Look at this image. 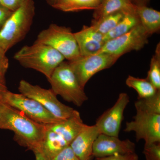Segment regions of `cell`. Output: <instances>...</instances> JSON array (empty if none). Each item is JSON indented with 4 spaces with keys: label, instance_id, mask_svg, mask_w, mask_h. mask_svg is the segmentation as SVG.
Instances as JSON below:
<instances>
[{
    "label": "cell",
    "instance_id": "1",
    "mask_svg": "<svg viewBox=\"0 0 160 160\" xmlns=\"http://www.w3.org/2000/svg\"><path fill=\"white\" fill-rule=\"evenodd\" d=\"M0 113V129L13 132L14 140L29 150L33 152L39 148L47 125L32 121L1 101Z\"/></svg>",
    "mask_w": 160,
    "mask_h": 160
},
{
    "label": "cell",
    "instance_id": "2",
    "mask_svg": "<svg viewBox=\"0 0 160 160\" xmlns=\"http://www.w3.org/2000/svg\"><path fill=\"white\" fill-rule=\"evenodd\" d=\"M14 58L25 68L42 73L47 79L65 59L62 55L52 47L35 42L31 46L22 47L15 54Z\"/></svg>",
    "mask_w": 160,
    "mask_h": 160
},
{
    "label": "cell",
    "instance_id": "3",
    "mask_svg": "<svg viewBox=\"0 0 160 160\" xmlns=\"http://www.w3.org/2000/svg\"><path fill=\"white\" fill-rule=\"evenodd\" d=\"M35 9L33 0H28L12 12L0 30L1 51L6 53L26 37L33 22Z\"/></svg>",
    "mask_w": 160,
    "mask_h": 160
},
{
    "label": "cell",
    "instance_id": "4",
    "mask_svg": "<svg viewBox=\"0 0 160 160\" xmlns=\"http://www.w3.org/2000/svg\"><path fill=\"white\" fill-rule=\"evenodd\" d=\"M47 80L55 94L67 102L81 107L88 100L68 62L61 63Z\"/></svg>",
    "mask_w": 160,
    "mask_h": 160
},
{
    "label": "cell",
    "instance_id": "5",
    "mask_svg": "<svg viewBox=\"0 0 160 160\" xmlns=\"http://www.w3.org/2000/svg\"><path fill=\"white\" fill-rule=\"evenodd\" d=\"M35 42L52 47L69 62L81 56L74 33L70 28L65 26L51 24L39 33Z\"/></svg>",
    "mask_w": 160,
    "mask_h": 160
},
{
    "label": "cell",
    "instance_id": "6",
    "mask_svg": "<svg viewBox=\"0 0 160 160\" xmlns=\"http://www.w3.org/2000/svg\"><path fill=\"white\" fill-rule=\"evenodd\" d=\"M0 101L21 112L32 121L42 125H51L61 121L36 101L21 93H14L7 89L0 93Z\"/></svg>",
    "mask_w": 160,
    "mask_h": 160
},
{
    "label": "cell",
    "instance_id": "7",
    "mask_svg": "<svg viewBox=\"0 0 160 160\" xmlns=\"http://www.w3.org/2000/svg\"><path fill=\"white\" fill-rule=\"evenodd\" d=\"M20 93L35 100L59 120L66 119L74 114L76 110L60 102L51 89H46L33 85L24 80L18 86Z\"/></svg>",
    "mask_w": 160,
    "mask_h": 160
},
{
    "label": "cell",
    "instance_id": "8",
    "mask_svg": "<svg viewBox=\"0 0 160 160\" xmlns=\"http://www.w3.org/2000/svg\"><path fill=\"white\" fill-rule=\"evenodd\" d=\"M119 58L112 55L99 52L86 56H80L76 59L68 62L80 86L84 89L93 75L102 70L109 69Z\"/></svg>",
    "mask_w": 160,
    "mask_h": 160
},
{
    "label": "cell",
    "instance_id": "9",
    "mask_svg": "<svg viewBox=\"0 0 160 160\" xmlns=\"http://www.w3.org/2000/svg\"><path fill=\"white\" fill-rule=\"evenodd\" d=\"M149 36L140 24L125 34L106 42L98 53L105 52L120 58L129 52L142 49L148 43Z\"/></svg>",
    "mask_w": 160,
    "mask_h": 160
},
{
    "label": "cell",
    "instance_id": "10",
    "mask_svg": "<svg viewBox=\"0 0 160 160\" xmlns=\"http://www.w3.org/2000/svg\"><path fill=\"white\" fill-rule=\"evenodd\" d=\"M133 120L126 122L124 131L134 132L137 142L145 141V145L160 142V114L136 110Z\"/></svg>",
    "mask_w": 160,
    "mask_h": 160
},
{
    "label": "cell",
    "instance_id": "11",
    "mask_svg": "<svg viewBox=\"0 0 160 160\" xmlns=\"http://www.w3.org/2000/svg\"><path fill=\"white\" fill-rule=\"evenodd\" d=\"M129 102V97L127 93H120L114 105L97 120L95 125L100 133L118 137L124 111Z\"/></svg>",
    "mask_w": 160,
    "mask_h": 160
},
{
    "label": "cell",
    "instance_id": "12",
    "mask_svg": "<svg viewBox=\"0 0 160 160\" xmlns=\"http://www.w3.org/2000/svg\"><path fill=\"white\" fill-rule=\"evenodd\" d=\"M135 144L129 139L121 140L118 137L100 133L92 148L93 157L103 158L116 154L135 152Z\"/></svg>",
    "mask_w": 160,
    "mask_h": 160
},
{
    "label": "cell",
    "instance_id": "13",
    "mask_svg": "<svg viewBox=\"0 0 160 160\" xmlns=\"http://www.w3.org/2000/svg\"><path fill=\"white\" fill-rule=\"evenodd\" d=\"M99 134L95 125H87L70 143L69 146L79 160H91L93 144Z\"/></svg>",
    "mask_w": 160,
    "mask_h": 160
},
{
    "label": "cell",
    "instance_id": "14",
    "mask_svg": "<svg viewBox=\"0 0 160 160\" xmlns=\"http://www.w3.org/2000/svg\"><path fill=\"white\" fill-rule=\"evenodd\" d=\"M81 56L91 55L99 52L104 45V35L91 26H83L80 31L74 33Z\"/></svg>",
    "mask_w": 160,
    "mask_h": 160
},
{
    "label": "cell",
    "instance_id": "15",
    "mask_svg": "<svg viewBox=\"0 0 160 160\" xmlns=\"http://www.w3.org/2000/svg\"><path fill=\"white\" fill-rule=\"evenodd\" d=\"M47 126L61 135L69 145L87 125L83 123L79 112L76 110L74 114L68 118Z\"/></svg>",
    "mask_w": 160,
    "mask_h": 160
},
{
    "label": "cell",
    "instance_id": "16",
    "mask_svg": "<svg viewBox=\"0 0 160 160\" xmlns=\"http://www.w3.org/2000/svg\"><path fill=\"white\" fill-rule=\"evenodd\" d=\"M69 146V144L61 135L49 129L46 126L42 143L39 148L36 150L41 152L49 159L52 160L63 149Z\"/></svg>",
    "mask_w": 160,
    "mask_h": 160
},
{
    "label": "cell",
    "instance_id": "17",
    "mask_svg": "<svg viewBox=\"0 0 160 160\" xmlns=\"http://www.w3.org/2000/svg\"><path fill=\"white\" fill-rule=\"evenodd\" d=\"M135 9V6L131 0H101L98 7L94 10L93 19H97L117 12H128Z\"/></svg>",
    "mask_w": 160,
    "mask_h": 160
},
{
    "label": "cell",
    "instance_id": "18",
    "mask_svg": "<svg viewBox=\"0 0 160 160\" xmlns=\"http://www.w3.org/2000/svg\"><path fill=\"white\" fill-rule=\"evenodd\" d=\"M140 24L149 36L160 29V12L147 6H136Z\"/></svg>",
    "mask_w": 160,
    "mask_h": 160
},
{
    "label": "cell",
    "instance_id": "19",
    "mask_svg": "<svg viewBox=\"0 0 160 160\" xmlns=\"http://www.w3.org/2000/svg\"><path fill=\"white\" fill-rule=\"evenodd\" d=\"M140 24L136 9L125 12L124 16L112 30L105 35L104 42L121 36Z\"/></svg>",
    "mask_w": 160,
    "mask_h": 160
},
{
    "label": "cell",
    "instance_id": "20",
    "mask_svg": "<svg viewBox=\"0 0 160 160\" xmlns=\"http://www.w3.org/2000/svg\"><path fill=\"white\" fill-rule=\"evenodd\" d=\"M101 0H60L53 6L55 9L65 12H74L85 10H95Z\"/></svg>",
    "mask_w": 160,
    "mask_h": 160
},
{
    "label": "cell",
    "instance_id": "21",
    "mask_svg": "<svg viewBox=\"0 0 160 160\" xmlns=\"http://www.w3.org/2000/svg\"><path fill=\"white\" fill-rule=\"evenodd\" d=\"M126 83L127 86L137 91L138 95V98L149 97L160 91L146 78H139L129 75L126 79Z\"/></svg>",
    "mask_w": 160,
    "mask_h": 160
},
{
    "label": "cell",
    "instance_id": "22",
    "mask_svg": "<svg viewBox=\"0 0 160 160\" xmlns=\"http://www.w3.org/2000/svg\"><path fill=\"white\" fill-rule=\"evenodd\" d=\"M125 12H119L106 16L92 21V27L101 34L105 35L117 25L124 16Z\"/></svg>",
    "mask_w": 160,
    "mask_h": 160
},
{
    "label": "cell",
    "instance_id": "23",
    "mask_svg": "<svg viewBox=\"0 0 160 160\" xmlns=\"http://www.w3.org/2000/svg\"><path fill=\"white\" fill-rule=\"evenodd\" d=\"M134 105L136 110L160 114V91L149 97L138 98Z\"/></svg>",
    "mask_w": 160,
    "mask_h": 160
},
{
    "label": "cell",
    "instance_id": "24",
    "mask_svg": "<svg viewBox=\"0 0 160 160\" xmlns=\"http://www.w3.org/2000/svg\"><path fill=\"white\" fill-rule=\"evenodd\" d=\"M158 90H160V44L157 46L151 60L150 69L146 78Z\"/></svg>",
    "mask_w": 160,
    "mask_h": 160
},
{
    "label": "cell",
    "instance_id": "25",
    "mask_svg": "<svg viewBox=\"0 0 160 160\" xmlns=\"http://www.w3.org/2000/svg\"><path fill=\"white\" fill-rule=\"evenodd\" d=\"M143 153L146 160H160V142L145 145Z\"/></svg>",
    "mask_w": 160,
    "mask_h": 160
},
{
    "label": "cell",
    "instance_id": "26",
    "mask_svg": "<svg viewBox=\"0 0 160 160\" xmlns=\"http://www.w3.org/2000/svg\"><path fill=\"white\" fill-rule=\"evenodd\" d=\"M6 53L0 50V83L6 85V75L9 66Z\"/></svg>",
    "mask_w": 160,
    "mask_h": 160
},
{
    "label": "cell",
    "instance_id": "27",
    "mask_svg": "<svg viewBox=\"0 0 160 160\" xmlns=\"http://www.w3.org/2000/svg\"><path fill=\"white\" fill-rule=\"evenodd\" d=\"M135 152L126 154H116L106 157L96 158V160H138Z\"/></svg>",
    "mask_w": 160,
    "mask_h": 160
},
{
    "label": "cell",
    "instance_id": "28",
    "mask_svg": "<svg viewBox=\"0 0 160 160\" xmlns=\"http://www.w3.org/2000/svg\"><path fill=\"white\" fill-rule=\"evenodd\" d=\"M52 160H79L69 146L63 149Z\"/></svg>",
    "mask_w": 160,
    "mask_h": 160
},
{
    "label": "cell",
    "instance_id": "29",
    "mask_svg": "<svg viewBox=\"0 0 160 160\" xmlns=\"http://www.w3.org/2000/svg\"><path fill=\"white\" fill-rule=\"evenodd\" d=\"M27 1L28 0H2L0 3L9 10L14 12Z\"/></svg>",
    "mask_w": 160,
    "mask_h": 160
},
{
    "label": "cell",
    "instance_id": "30",
    "mask_svg": "<svg viewBox=\"0 0 160 160\" xmlns=\"http://www.w3.org/2000/svg\"><path fill=\"white\" fill-rule=\"evenodd\" d=\"M13 12L0 3V30Z\"/></svg>",
    "mask_w": 160,
    "mask_h": 160
},
{
    "label": "cell",
    "instance_id": "31",
    "mask_svg": "<svg viewBox=\"0 0 160 160\" xmlns=\"http://www.w3.org/2000/svg\"><path fill=\"white\" fill-rule=\"evenodd\" d=\"M35 156V160H50L38 150L33 151Z\"/></svg>",
    "mask_w": 160,
    "mask_h": 160
},
{
    "label": "cell",
    "instance_id": "32",
    "mask_svg": "<svg viewBox=\"0 0 160 160\" xmlns=\"http://www.w3.org/2000/svg\"><path fill=\"white\" fill-rule=\"evenodd\" d=\"M136 6H147L150 0H131Z\"/></svg>",
    "mask_w": 160,
    "mask_h": 160
},
{
    "label": "cell",
    "instance_id": "33",
    "mask_svg": "<svg viewBox=\"0 0 160 160\" xmlns=\"http://www.w3.org/2000/svg\"><path fill=\"white\" fill-rule=\"evenodd\" d=\"M46 1L49 5H50L52 7H53L60 0H46Z\"/></svg>",
    "mask_w": 160,
    "mask_h": 160
},
{
    "label": "cell",
    "instance_id": "34",
    "mask_svg": "<svg viewBox=\"0 0 160 160\" xmlns=\"http://www.w3.org/2000/svg\"><path fill=\"white\" fill-rule=\"evenodd\" d=\"M8 89L6 87V85H4V84H2L0 83V93L6 91Z\"/></svg>",
    "mask_w": 160,
    "mask_h": 160
},
{
    "label": "cell",
    "instance_id": "35",
    "mask_svg": "<svg viewBox=\"0 0 160 160\" xmlns=\"http://www.w3.org/2000/svg\"><path fill=\"white\" fill-rule=\"evenodd\" d=\"M0 117H1V113H0Z\"/></svg>",
    "mask_w": 160,
    "mask_h": 160
},
{
    "label": "cell",
    "instance_id": "36",
    "mask_svg": "<svg viewBox=\"0 0 160 160\" xmlns=\"http://www.w3.org/2000/svg\"><path fill=\"white\" fill-rule=\"evenodd\" d=\"M1 1H2V0H0V2H1Z\"/></svg>",
    "mask_w": 160,
    "mask_h": 160
}]
</instances>
